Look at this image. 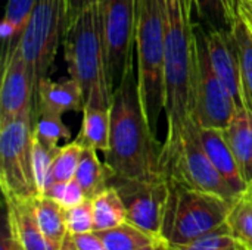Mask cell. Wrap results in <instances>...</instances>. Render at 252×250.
<instances>
[{
  "label": "cell",
  "mask_w": 252,
  "mask_h": 250,
  "mask_svg": "<svg viewBox=\"0 0 252 250\" xmlns=\"http://www.w3.org/2000/svg\"><path fill=\"white\" fill-rule=\"evenodd\" d=\"M165 31V119L162 162L171 159L195 121L199 37L195 0H161Z\"/></svg>",
  "instance_id": "1"
},
{
  "label": "cell",
  "mask_w": 252,
  "mask_h": 250,
  "mask_svg": "<svg viewBox=\"0 0 252 250\" xmlns=\"http://www.w3.org/2000/svg\"><path fill=\"white\" fill-rule=\"evenodd\" d=\"M105 158L114 177L130 180L162 177V144L152 133L140 103L134 57L112 93L109 149Z\"/></svg>",
  "instance_id": "2"
},
{
  "label": "cell",
  "mask_w": 252,
  "mask_h": 250,
  "mask_svg": "<svg viewBox=\"0 0 252 250\" xmlns=\"http://www.w3.org/2000/svg\"><path fill=\"white\" fill-rule=\"evenodd\" d=\"M134 55L140 103L157 136L165 106V31L161 0H136Z\"/></svg>",
  "instance_id": "3"
},
{
  "label": "cell",
  "mask_w": 252,
  "mask_h": 250,
  "mask_svg": "<svg viewBox=\"0 0 252 250\" xmlns=\"http://www.w3.org/2000/svg\"><path fill=\"white\" fill-rule=\"evenodd\" d=\"M168 199L162 220L161 237L168 246L189 243L226 225L232 202L208 192L185 187L164 177Z\"/></svg>",
  "instance_id": "4"
},
{
  "label": "cell",
  "mask_w": 252,
  "mask_h": 250,
  "mask_svg": "<svg viewBox=\"0 0 252 250\" xmlns=\"http://www.w3.org/2000/svg\"><path fill=\"white\" fill-rule=\"evenodd\" d=\"M62 46L68 74L80 84L84 100L96 85L108 84L105 72L102 1L83 9L66 22Z\"/></svg>",
  "instance_id": "5"
},
{
  "label": "cell",
  "mask_w": 252,
  "mask_h": 250,
  "mask_svg": "<svg viewBox=\"0 0 252 250\" xmlns=\"http://www.w3.org/2000/svg\"><path fill=\"white\" fill-rule=\"evenodd\" d=\"M66 0H37L21 35L18 49L30 69L34 85L47 78L66 28Z\"/></svg>",
  "instance_id": "6"
},
{
  "label": "cell",
  "mask_w": 252,
  "mask_h": 250,
  "mask_svg": "<svg viewBox=\"0 0 252 250\" xmlns=\"http://www.w3.org/2000/svg\"><path fill=\"white\" fill-rule=\"evenodd\" d=\"M32 139V113L0 122V187L4 197L37 196Z\"/></svg>",
  "instance_id": "7"
},
{
  "label": "cell",
  "mask_w": 252,
  "mask_h": 250,
  "mask_svg": "<svg viewBox=\"0 0 252 250\" xmlns=\"http://www.w3.org/2000/svg\"><path fill=\"white\" fill-rule=\"evenodd\" d=\"M198 128L196 124L188 128L177 153L162 162V175L185 187L214 193L233 202L238 194L210 161L199 141Z\"/></svg>",
  "instance_id": "8"
},
{
  "label": "cell",
  "mask_w": 252,
  "mask_h": 250,
  "mask_svg": "<svg viewBox=\"0 0 252 250\" xmlns=\"http://www.w3.org/2000/svg\"><path fill=\"white\" fill-rule=\"evenodd\" d=\"M102 28L105 72L114 93L134 57L136 0H102Z\"/></svg>",
  "instance_id": "9"
},
{
  "label": "cell",
  "mask_w": 252,
  "mask_h": 250,
  "mask_svg": "<svg viewBox=\"0 0 252 250\" xmlns=\"http://www.w3.org/2000/svg\"><path fill=\"white\" fill-rule=\"evenodd\" d=\"M199 37V55H198V75L195 88V121L201 128H217L226 130L235 113L239 111L236 102L216 74L205 41Z\"/></svg>",
  "instance_id": "10"
},
{
  "label": "cell",
  "mask_w": 252,
  "mask_h": 250,
  "mask_svg": "<svg viewBox=\"0 0 252 250\" xmlns=\"http://www.w3.org/2000/svg\"><path fill=\"white\" fill-rule=\"evenodd\" d=\"M109 186H112L123 199L127 221L152 236L161 237L168 199V187L164 175L155 180H130L112 175Z\"/></svg>",
  "instance_id": "11"
},
{
  "label": "cell",
  "mask_w": 252,
  "mask_h": 250,
  "mask_svg": "<svg viewBox=\"0 0 252 250\" xmlns=\"http://www.w3.org/2000/svg\"><path fill=\"white\" fill-rule=\"evenodd\" d=\"M201 35L205 41L211 65L223 81V84L232 93L238 109L247 108V96L244 90L239 49L232 29H211L198 25Z\"/></svg>",
  "instance_id": "12"
},
{
  "label": "cell",
  "mask_w": 252,
  "mask_h": 250,
  "mask_svg": "<svg viewBox=\"0 0 252 250\" xmlns=\"http://www.w3.org/2000/svg\"><path fill=\"white\" fill-rule=\"evenodd\" d=\"M35 85L30 69L16 49L3 59V75L0 87V122L34 112Z\"/></svg>",
  "instance_id": "13"
},
{
  "label": "cell",
  "mask_w": 252,
  "mask_h": 250,
  "mask_svg": "<svg viewBox=\"0 0 252 250\" xmlns=\"http://www.w3.org/2000/svg\"><path fill=\"white\" fill-rule=\"evenodd\" d=\"M111 102L112 90L108 84L96 85L86 99L81 128L75 139L83 147H90L103 153L108 152L111 134Z\"/></svg>",
  "instance_id": "14"
},
{
  "label": "cell",
  "mask_w": 252,
  "mask_h": 250,
  "mask_svg": "<svg viewBox=\"0 0 252 250\" xmlns=\"http://www.w3.org/2000/svg\"><path fill=\"white\" fill-rule=\"evenodd\" d=\"M34 197H4L6 225L22 250H56L41 233L35 211Z\"/></svg>",
  "instance_id": "15"
},
{
  "label": "cell",
  "mask_w": 252,
  "mask_h": 250,
  "mask_svg": "<svg viewBox=\"0 0 252 250\" xmlns=\"http://www.w3.org/2000/svg\"><path fill=\"white\" fill-rule=\"evenodd\" d=\"M84 94L74 78L52 81L50 77L38 81L34 94V113L50 112L63 115L84 109Z\"/></svg>",
  "instance_id": "16"
},
{
  "label": "cell",
  "mask_w": 252,
  "mask_h": 250,
  "mask_svg": "<svg viewBox=\"0 0 252 250\" xmlns=\"http://www.w3.org/2000/svg\"><path fill=\"white\" fill-rule=\"evenodd\" d=\"M199 141L208 155L210 161L233 189L236 194L242 193L247 189V183L242 178L238 161L229 146L224 130L217 128H198Z\"/></svg>",
  "instance_id": "17"
},
{
  "label": "cell",
  "mask_w": 252,
  "mask_h": 250,
  "mask_svg": "<svg viewBox=\"0 0 252 250\" xmlns=\"http://www.w3.org/2000/svg\"><path fill=\"white\" fill-rule=\"evenodd\" d=\"M247 186L252 183V112L239 109L224 130Z\"/></svg>",
  "instance_id": "18"
},
{
  "label": "cell",
  "mask_w": 252,
  "mask_h": 250,
  "mask_svg": "<svg viewBox=\"0 0 252 250\" xmlns=\"http://www.w3.org/2000/svg\"><path fill=\"white\" fill-rule=\"evenodd\" d=\"M37 0H7L4 16L0 24L3 41V59H6L19 44L21 35L30 21Z\"/></svg>",
  "instance_id": "19"
},
{
  "label": "cell",
  "mask_w": 252,
  "mask_h": 250,
  "mask_svg": "<svg viewBox=\"0 0 252 250\" xmlns=\"http://www.w3.org/2000/svg\"><path fill=\"white\" fill-rule=\"evenodd\" d=\"M34 211L38 227L47 242L56 250H61L62 242L68 233L65 209L47 196H35Z\"/></svg>",
  "instance_id": "20"
},
{
  "label": "cell",
  "mask_w": 252,
  "mask_h": 250,
  "mask_svg": "<svg viewBox=\"0 0 252 250\" xmlns=\"http://www.w3.org/2000/svg\"><path fill=\"white\" fill-rule=\"evenodd\" d=\"M97 150L84 147L81 152L80 164L75 172V180L80 183L87 199H93L109 186V180L114 175L106 164L99 161Z\"/></svg>",
  "instance_id": "21"
},
{
  "label": "cell",
  "mask_w": 252,
  "mask_h": 250,
  "mask_svg": "<svg viewBox=\"0 0 252 250\" xmlns=\"http://www.w3.org/2000/svg\"><path fill=\"white\" fill-rule=\"evenodd\" d=\"M226 224L242 248L252 250V183L232 202Z\"/></svg>",
  "instance_id": "22"
},
{
  "label": "cell",
  "mask_w": 252,
  "mask_h": 250,
  "mask_svg": "<svg viewBox=\"0 0 252 250\" xmlns=\"http://www.w3.org/2000/svg\"><path fill=\"white\" fill-rule=\"evenodd\" d=\"M94 215V231L114 228L127 221L126 206L118 192L108 186L103 192L92 199Z\"/></svg>",
  "instance_id": "23"
},
{
  "label": "cell",
  "mask_w": 252,
  "mask_h": 250,
  "mask_svg": "<svg viewBox=\"0 0 252 250\" xmlns=\"http://www.w3.org/2000/svg\"><path fill=\"white\" fill-rule=\"evenodd\" d=\"M96 233L100 237L105 250H137L159 239L128 221L114 228Z\"/></svg>",
  "instance_id": "24"
},
{
  "label": "cell",
  "mask_w": 252,
  "mask_h": 250,
  "mask_svg": "<svg viewBox=\"0 0 252 250\" xmlns=\"http://www.w3.org/2000/svg\"><path fill=\"white\" fill-rule=\"evenodd\" d=\"M195 13L205 28L232 29L239 16L238 0H195Z\"/></svg>",
  "instance_id": "25"
},
{
  "label": "cell",
  "mask_w": 252,
  "mask_h": 250,
  "mask_svg": "<svg viewBox=\"0 0 252 250\" xmlns=\"http://www.w3.org/2000/svg\"><path fill=\"white\" fill-rule=\"evenodd\" d=\"M32 134L43 146L58 149L61 140H69L71 131L62 121V115L50 112H32Z\"/></svg>",
  "instance_id": "26"
},
{
  "label": "cell",
  "mask_w": 252,
  "mask_h": 250,
  "mask_svg": "<svg viewBox=\"0 0 252 250\" xmlns=\"http://www.w3.org/2000/svg\"><path fill=\"white\" fill-rule=\"evenodd\" d=\"M238 49H239V57H241V71H242V81H244V90L247 96V108L252 112V37L248 27L242 21L241 16H238L236 22L232 28Z\"/></svg>",
  "instance_id": "27"
},
{
  "label": "cell",
  "mask_w": 252,
  "mask_h": 250,
  "mask_svg": "<svg viewBox=\"0 0 252 250\" xmlns=\"http://www.w3.org/2000/svg\"><path fill=\"white\" fill-rule=\"evenodd\" d=\"M83 149L84 147L77 140L66 143V144L59 147V150L55 156L53 165H52L49 187L53 183H68L72 178H75V172H77V168L80 164Z\"/></svg>",
  "instance_id": "28"
},
{
  "label": "cell",
  "mask_w": 252,
  "mask_h": 250,
  "mask_svg": "<svg viewBox=\"0 0 252 250\" xmlns=\"http://www.w3.org/2000/svg\"><path fill=\"white\" fill-rule=\"evenodd\" d=\"M168 250H245L232 236L227 224L189 243L168 246Z\"/></svg>",
  "instance_id": "29"
},
{
  "label": "cell",
  "mask_w": 252,
  "mask_h": 250,
  "mask_svg": "<svg viewBox=\"0 0 252 250\" xmlns=\"http://www.w3.org/2000/svg\"><path fill=\"white\" fill-rule=\"evenodd\" d=\"M59 147L49 149L43 146L38 140L32 139V177H34L37 196H44V193L49 189L52 165Z\"/></svg>",
  "instance_id": "30"
},
{
  "label": "cell",
  "mask_w": 252,
  "mask_h": 250,
  "mask_svg": "<svg viewBox=\"0 0 252 250\" xmlns=\"http://www.w3.org/2000/svg\"><path fill=\"white\" fill-rule=\"evenodd\" d=\"M66 228L71 234H83L94 231V215H93V203L90 199H86L83 203L65 209Z\"/></svg>",
  "instance_id": "31"
},
{
  "label": "cell",
  "mask_w": 252,
  "mask_h": 250,
  "mask_svg": "<svg viewBox=\"0 0 252 250\" xmlns=\"http://www.w3.org/2000/svg\"><path fill=\"white\" fill-rule=\"evenodd\" d=\"M44 196L56 200L63 209L74 208L87 199L84 190L81 189L80 183L75 178H72L68 183H53Z\"/></svg>",
  "instance_id": "32"
},
{
  "label": "cell",
  "mask_w": 252,
  "mask_h": 250,
  "mask_svg": "<svg viewBox=\"0 0 252 250\" xmlns=\"http://www.w3.org/2000/svg\"><path fill=\"white\" fill-rule=\"evenodd\" d=\"M61 250H105V248L97 233L90 231L83 234L66 233Z\"/></svg>",
  "instance_id": "33"
},
{
  "label": "cell",
  "mask_w": 252,
  "mask_h": 250,
  "mask_svg": "<svg viewBox=\"0 0 252 250\" xmlns=\"http://www.w3.org/2000/svg\"><path fill=\"white\" fill-rule=\"evenodd\" d=\"M102 0H66V7H68V13H66V22L74 18L75 15H78L83 9L99 3Z\"/></svg>",
  "instance_id": "34"
},
{
  "label": "cell",
  "mask_w": 252,
  "mask_h": 250,
  "mask_svg": "<svg viewBox=\"0 0 252 250\" xmlns=\"http://www.w3.org/2000/svg\"><path fill=\"white\" fill-rule=\"evenodd\" d=\"M0 250H22L21 246H19V243L16 242V239L9 231L6 224H4L3 236H1V240H0Z\"/></svg>",
  "instance_id": "35"
},
{
  "label": "cell",
  "mask_w": 252,
  "mask_h": 250,
  "mask_svg": "<svg viewBox=\"0 0 252 250\" xmlns=\"http://www.w3.org/2000/svg\"><path fill=\"white\" fill-rule=\"evenodd\" d=\"M238 13L245 22L252 25V0H239Z\"/></svg>",
  "instance_id": "36"
},
{
  "label": "cell",
  "mask_w": 252,
  "mask_h": 250,
  "mask_svg": "<svg viewBox=\"0 0 252 250\" xmlns=\"http://www.w3.org/2000/svg\"><path fill=\"white\" fill-rule=\"evenodd\" d=\"M137 250H168V243L164 239L159 237L155 242H152V243H149V245H146V246H143V248Z\"/></svg>",
  "instance_id": "37"
},
{
  "label": "cell",
  "mask_w": 252,
  "mask_h": 250,
  "mask_svg": "<svg viewBox=\"0 0 252 250\" xmlns=\"http://www.w3.org/2000/svg\"><path fill=\"white\" fill-rule=\"evenodd\" d=\"M242 21H244V19H242ZM244 22H245V21H244ZM245 25L248 27V29H250V32H251V37H252V25L251 24H248V22H245Z\"/></svg>",
  "instance_id": "38"
},
{
  "label": "cell",
  "mask_w": 252,
  "mask_h": 250,
  "mask_svg": "<svg viewBox=\"0 0 252 250\" xmlns=\"http://www.w3.org/2000/svg\"><path fill=\"white\" fill-rule=\"evenodd\" d=\"M238 3H239V0H238Z\"/></svg>",
  "instance_id": "39"
}]
</instances>
